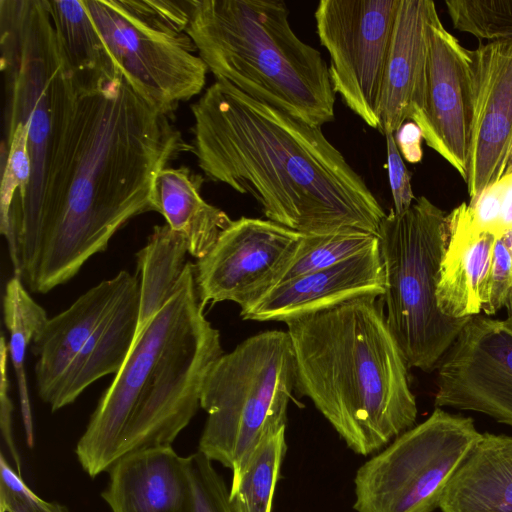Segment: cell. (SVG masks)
Segmentation results:
<instances>
[{
	"mask_svg": "<svg viewBox=\"0 0 512 512\" xmlns=\"http://www.w3.org/2000/svg\"><path fill=\"white\" fill-rule=\"evenodd\" d=\"M51 119L36 259L25 283L41 294L106 251L132 218L155 212L156 175L192 151L171 117L120 73H75L64 58L52 84Z\"/></svg>",
	"mask_w": 512,
	"mask_h": 512,
	"instance_id": "1",
	"label": "cell"
},
{
	"mask_svg": "<svg viewBox=\"0 0 512 512\" xmlns=\"http://www.w3.org/2000/svg\"><path fill=\"white\" fill-rule=\"evenodd\" d=\"M205 176L251 195L268 220L302 234L378 235L385 211L321 128L216 80L192 105Z\"/></svg>",
	"mask_w": 512,
	"mask_h": 512,
	"instance_id": "2",
	"label": "cell"
},
{
	"mask_svg": "<svg viewBox=\"0 0 512 512\" xmlns=\"http://www.w3.org/2000/svg\"><path fill=\"white\" fill-rule=\"evenodd\" d=\"M204 308L195 264L188 262L175 293L134 341L77 442V459L91 478L126 453L171 445L200 408L205 379L224 354Z\"/></svg>",
	"mask_w": 512,
	"mask_h": 512,
	"instance_id": "3",
	"label": "cell"
},
{
	"mask_svg": "<svg viewBox=\"0 0 512 512\" xmlns=\"http://www.w3.org/2000/svg\"><path fill=\"white\" fill-rule=\"evenodd\" d=\"M285 323L296 391L354 453L380 451L414 426L409 367L388 328L382 297L354 298Z\"/></svg>",
	"mask_w": 512,
	"mask_h": 512,
	"instance_id": "4",
	"label": "cell"
},
{
	"mask_svg": "<svg viewBox=\"0 0 512 512\" xmlns=\"http://www.w3.org/2000/svg\"><path fill=\"white\" fill-rule=\"evenodd\" d=\"M288 18L281 0H194L186 33L216 80L321 128L335 117L328 64Z\"/></svg>",
	"mask_w": 512,
	"mask_h": 512,
	"instance_id": "5",
	"label": "cell"
},
{
	"mask_svg": "<svg viewBox=\"0 0 512 512\" xmlns=\"http://www.w3.org/2000/svg\"><path fill=\"white\" fill-rule=\"evenodd\" d=\"M4 125L28 128L31 177L26 193L0 227L14 269L28 274L36 236L51 135V91L63 62L47 0L0 1Z\"/></svg>",
	"mask_w": 512,
	"mask_h": 512,
	"instance_id": "6",
	"label": "cell"
},
{
	"mask_svg": "<svg viewBox=\"0 0 512 512\" xmlns=\"http://www.w3.org/2000/svg\"><path fill=\"white\" fill-rule=\"evenodd\" d=\"M294 390L295 358L287 330L257 333L211 368L200 399L207 419L198 451L232 471L231 485L256 446L286 427Z\"/></svg>",
	"mask_w": 512,
	"mask_h": 512,
	"instance_id": "7",
	"label": "cell"
},
{
	"mask_svg": "<svg viewBox=\"0 0 512 512\" xmlns=\"http://www.w3.org/2000/svg\"><path fill=\"white\" fill-rule=\"evenodd\" d=\"M385 276L386 322L409 368L436 369L468 318L445 316L436 300L437 276L449 239L447 214L425 196L378 231Z\"/></svg>",
	"mask_w": 512,
	"mask_h": 512,
	"instance_id": "8",
	"label": "cell"
},
{
	"mask_svg": "<svg viewBox=\"0 0 512 512\" xmlns=\"http://www.w3.org/2000/svg\"><path fill=\"white\" fill-rule=\"evenodd\" d=\"M481 434L473 418L435 407L358 468L354 510L434 512Z\"/></svg>",
	"mask_w": 512,
	"mask_h": 512,
	"instance_id": "9",
	"label": "cell"
},
{
	"mask_svg": "<svg viewBox=\"0 0 512 512\" xmlns=\"http://www.w3.org/2000/svg\"><path fill=\"white\" fill-rule=\"evenodd\" d=\"M105 46L131 89L168 115L200 94L208 67L186 32L147 20L124 0H83Z\"/></svg>",
	"mask_w": 512,
	"mask_h": 512,
	"instance_id": "10",
	"label": "cell"
},
{
	"mask_svg": "<svg viewBox=\"0 0 512 512\" xmlns=\"http://www.w3.org/2000/svg\"><path fill=\"white\" fill-rule=\"evenodd\" d=\"M399 0H321L314 13L332 88L368 126L378 103Z\"/></svg>",
	"mask_w": 512,
	"mask_h": 512,
	"instance_id": "11",
	"label": "cell"
},
{
	"mask_svg": "<svg viewBox=\"0 0 512 512\" xmlns=\"http://www.w3.org/2000/svg\"><path fill=\"white\" fill-rule=\"evenodd\" d=\"M302 237L268 219L232 220L195 263L201 302L206 306L229 301L246 308L276 286Z\"/></svg>",
	"mask_w": 512,
	"mask_h": 512,
	"instance_id": "12",
	"label": "cell"
},
{
	"mask_svg": "<svg viewBox=\"0 0 512 512\" xmlns=\"http://www.w3.org/2000/svg\"><path fill=\"white\" fill-rule=\"evenodd\" d=\"M436 369L435 407L481 413L512 428V323L508 318L470 317Z\"/></svg>",
	"mask_w": 512,
	"mask_h": 512,
	"instance_id": "13",
	"label": "cell"
},
{
	"mask_svg": "<svg viewBox=\"0 0 512 512\" xmlns=\"http://www.w3.org/2000/svg\"><path fill=\"white\" fill-rule=\"evenodd\" d=\"M471 50L443 26L437 10L428 26L422 82L410 120L426 144L466 181L470 123Z\"/></svg>",
	"mask_w": 512,
	"mask_h": 512,
	"instance_id": "14",
	"label": "cell"
},
{
	"mask_svg": "<svg viewBox=\"0 0 512 512\" xmlns=\"http://www.w3.org/2000/svg\"><path fill=\"white\" fill-rule=\"evenodd\" d=\"M466 185L471 198L498 181L512 157V39L471 50Z\"/></svg>",
	"mask_w": 512,
	"mask_h": 512,
	"instance_id": "15",
	"label": "cell"
},
{
	"mask_svg": "<svg viewBox=\"0 0 512 512\" xmlns=\"http://www.w3.org/2000/svg\"><path fill=\"white\" fill-rule=\"evenodd\" d=\"M385 276L379 243L334 266L285 281L244 309V320L283 321L298 318L345 301L382 297Z\"/></svg>",
	"mask_w": 512,
	"mask_h": 512,
	"instance_id": "16",
	"label": "cell"
},
{
	"mask_svg": "<svg viewBox=\"0 0 512 512\" xmlns=\"http://www.w3.org/2000/svg\"><path fill=\"white\" fill-rule=\"evenodd\" d=\"M102 492L111 512H188L190 483L186 457L169 446L131 451L119 457Z\"/></svg>",
	"mask_w": 512,
	"mask_h": 512,
	"instance_id": "17",
	"label": "cell"
},
{
	"mask_svg": "<svg viewBox=\"0 0 512 512\" xmlns=\"http://www.w3.org/2000/svg\"><path fill=\"white\" fill-rule=\"evenodd\" d=\"M139 282L126 270L101 281L61 313L49 318L31 343L41 400L47 398L64 370L125 293Z\"/></svg>",
	"mask_w": 512,
	"mask_h": 512,
	"instance_id": "18",
	"label": "cell"
},
{
	"mask_svg": "<svg viewBox=\"0 0 512 512\" xmlns=\"http://www.w3.org/2000/svg\"><path fill=\"white\" fill-rule=\"evenodd\" d=\"M430 0H399L378 103V130L394 134L410 120L424 73Z\"/></svg>",
	"mask_w": 512,
	"mask_h": 512,
	"instance_id": "19",
	"label": "cell"
},
{
	"mask_svg": "<svg viewBox=\"0 0 512 512\" xmlns=\"http://www.w3.org/2000/svg\"><path fill=\"white\" fill-rule=\"evenodd\" d=\"M139 284L125 293L64 370L44 400L51 411L72 404L93 382L121 369L138 326Z\"/></svg>",
	"mask_w": 512,
	"mask_h": 512,
	"instance_id": "20",
	"label": "cell"
},
{
	"mask_svg": "<svg viewBox=\"0 0 512 512\" xmlns=\"http://www.w3.org/2000/svg\"><path fill=\"white\" fill-rule=\"evenodd\" d=\"M447 219L449 239L437 276V305L447 317L468 318L482 311L481 289L497 238L472 230L465 202L447 214Z\"/></svg>",
	"mask_w": 512,
	"mask_h": 512,
	"instance_id": "21",
	"label": "cell"
},
{
	"mask_svg": "<svg viewBox=\"0 0 512 512\" xmlns=\"http://www.w3.org/2000/svg\"><path fill=\"white\" fill-rule=\"evenodd\" d=\"M442 512H512V435L482 433L449 481Z\"/></svg>",
	"mask_w": 512,
	"mask_h": 512,
	"instance_id": "22",
	"label": "cell"
},
{
	"mask_svg": "<svg viewBox=\"0 0 512 512\" xmlns=\"http://www.w3.org/2000/svg\"><path fill=\"white\" fill-rule=\"evenodd\" d=\"M204 178L188 167H166L155 177L153 203L166 224L183 236L189 254L197 260L216 243L220 233L232 221L221 209L201 195Z\"/></svg>",
	"mask_w": 512,
	"mask_h": 512,
	"instance_id": "23",
	"label": "cell"
},
{
	"mask_svg": "<svg viewBox=\"0 0 512 512\" xmlns=\"http://www.w3.org/2000/svg\"><path fill=\"white\" fill-rule=\"evenodd\" d=\"M187 254V242L167 224L155 226L137 252L140 306L134 341L175 293L188 263Z\"/></svg>",
	"mask_w": 512,
	"mask_h": 512,
	"instance_id": "24",
	"label": "cell"
},
{
	"mask_svg": "<svg viewBox=\"0 0 512 512\" xmlns=\"http://www.w3.org/2000/svg\"><path fill=\"white\" fill-rule=\"evenodd\" d=\"M56 39L75 73H120L91 20L83 0H47Z\"/></svg>",
	"mask_w": 512,
	"mask_h": 512,
	"instance_id": "25",
	"label": "cell"
},
{
	"mask_svg": "<svg viewBox=\"0 0 512 512\" xmlns=\"http://www.w3.org/2000/svg\"><path fill=\"white\" fill-rule=\"evenodd\" d=\"M4 323L9 331V358L18 383L21 413L27 442L33 447V424L24 368L25 354L34 338L45 327L46 311L31 297L23 282L12 277L5 286L3 297Z\"/></svg>",
	"mask_w": 512,
	"mask_h": 512,
	"instance_id": "26",
	"label": "cell"
},
{
	"mask_svg": "<svg viewBox=\"0 0 512 512\" xmlns=\"http://www.w3.org/2000/svg\"><path fill=\"white\" fill-rule=\"evenodd\" d=\"M286 427L267 435L252 452L240 479L230 486L239 512H271L287 445Z\"/></svg>",
	"mask_w": 512,
	"mask_h": 512,
	"instance_id": "27",
	"label": "cell"
},
{
	"mask_svg": "<svg viewBox=\"0 0 512 512\" xmlns=\"http://www.w3.org/2000/svg\"><path fill=\"white\" fill-rule=\"evenodd\" d=\"M377 243L376 234L356 229L303 234L295 255L280 275L276 286L290 279L334 266Z\"/></svg>",
	"mask_w": 512,
	"mask_h": 512,
	"instance_id": "28",
	"label": "cell"
},
{
	"mask_svg": "<svg viewBox=\"0 0 512 512\" xmlns=\"http://www.w3.org/2000/svg\"><path fill=\"white\" fill-rule=\"evenodd\" d=\"M453 27L490 42L512 39V0H449Z\"/></svg>",
	"mask_w": 512,
	"mask_h": 512,
	"instance_id": "29",
	"label": "cell"
},
{
	"mask_svg": "<svg viewBox=\"0 0 512 512\" xmlns=\"http://www.w3.org/2000/svg\"><path fill=\"white\" fill-rule=\"evenodd\" d=\"M213 462L200 451L186 456L190 483L188 512H239Z\"/></svg>",
	"mask_w": 512,
	"mask_h": 512,
	"instance_id": "30",
	"label": "cell"
},
{
	"mask_svg": "<svg viewBox=\"0 0 512 512\" xmlns=\"http://www.w3.org/2000/svg\"><path fill=\"white\" fill-rule=\"evenodd\" d=\"M0 510L3 512H70L58 502H49L35 494L0 455Z\"/></svg>",
	"mask_w": 512,
	"mask_h": 512,
	"instance_id": "31",
	"label": "cell"
},
{
	"mask_svg": "<svg viewBox=\"0 0 512 512\" xmlns=\"http://www.w3.org/2000/svg\"><path fill=\"white\" fill-rule=\"evenodd\" d=\"M511 290L512 255L500 237L494 243L491 266L481 289L484 314L492 316L505 307Z\"/></svg>",
	"mask_w": 512,
	"mask_h": 512,
	"instance_id": "32",
	"label": "cell"
},
{
	"mask_svg": "<svg viewBox=\"0 0 512 512\" xmlns=\"http://www.w3.org/2000/svg\"><path fill=\"white\" fill-rule=\"evenodd\" d=\"M506 184L503 175L498 181L483 189L467 203V214L472 230L476 233H491L502 236V199Z\"/></svg>",
	"mask_w": 512,
	"mask_h": 512,
	"instance_id": "33",
	"label": "cell"
},
{
	"mask_svg": "<svg viewBox=\"0 0 512 512\" xmlns=\"http://www.w3.org/2000/svg\"><path fill=\"white\" fill-rule=\"evenodd\" d=\"M139 16L177 32H186L194 0H124Z\"/></svg>",
	"mask_w": 512,
	"mask_h": 512,
	"instance_id": "34",
	"label": "cell"
},
{
	"mask_svg": "<svg viewBox=\"0 0 512 512\" xmlns=\"http://www.w3.org/2000/svg\"><path fill=\"white\" fill-rule=\"evenodd\" d=\"M387 149V169L394 203V211L398 214L407 211L415 197L411 186L410 173L402 159L394 134L385 135Z\"/></svg>",
	"mask_w": 512,
	"mask_h": 512,
	"instance_id": "35",
	"label": "cell"
},
{
	"mask_svg": "<svg viewBox=\"0 0 512 512\" xmlns=\"http://www.w3.org/2000/svg\"><path fill=\"white\" fill-rule=\"evenodd\" d=\"M9 349L4 336L0 340V427L2 437L9 449L10 456L21 475V460L16 449L12 431L13 403L10 398V381L8 376Z\"/></svg>",
	"mask_w": 512,
	"mask_h": 512,
	"instance_id": "36",
	"label": "cell"
},
{
	"mask_svg": "<svg viewBox=\"0 0 512 512\" xmlns=\"http://www.w3.org/2000/svg\"><path fill=\"white\" fill-rule=\"evenodd\" d=\"M394 137L400 153L406 161L418 163L422 159L421 140L423 139L419 127L412 121L405 122L395 133Z\"/></svg>",
	"mask_w": 512,
	"mask_h": 512,
	"instance_id": "37",
	"label": "cell"
},
{
	"mask_svg": "<svg viewBox=\"0 0 512 512\" xmlns=\"http://www.w3.org/2000/svg\"><path fill=\"white\" fill-rule=\"evenodd\" d=\"M506 184L502 199L501 231L502 235L512 229V171L504 174Z\"/></svg>",
	"mask_w": 512,
	"mask_h": 512,
	"instance_id": "38",
	"label": "cell"
},
{
	"mask_svg": "<svg viewBox=\"0 0 512 512\" xmlns=\"http://www.w3.org/2000/svg\"><path fill=\"white\" fill-rule=\"evenodd\" d=\"M501 238L504 241V243L506 244V246L508 247V249L512 255V229L507 231L505 234H503L501 236Z\"/></svg>",
	"mask_w": 512,
	"mask_h": 512,
	"instance_id": "39",
	"label": "cell"
},
{
	"mask_svg": "<svg viewBox=\"0 0 512 512\" xmlns=\"http://www.w3.org/2000/svg\"><path fill=\"white\" fill-rule=\"evenodd\" d=\"M506 309H507V315H508V319L510 320V322L512 323V290H511V293L509 295V298H508V301L506 303Z\"/></svg>",
	"mask_w": 512,
	"mask_h": 512,
	"instance_id": "40",
	"label": "cell"
},
{
	"mask_svg": "<svg viewBox=\"0 0 512 512\" xmlns=\"http://www.w3.org/2000/svg\"><path fill=\"white\" fill-rule=\"evenodd\" d=\"M511 171H512V157H511V159H510V162H509V164H508V167H507V170H506L505 174H506V173H509V172H511Z\"/></svg>",
	"mask_w": 512,
	"mask_h": 512,
	"instance_id": "41",
	"label": "cell"
},
{
	"mask_svg": "<svg viewBox=\"0 0 512 512\" xmlns=\"http://www.w3.org/2000/svg\"><path fill=\"white\" fill-rule=\"evenodd\" d=\"M0 512H3V511L0 510Z\"/></svg>",
	"mask_w": 512,
	"mask_h": 512,
	"instance_id": "42",
	"label": "cell"
}]
</instances>
